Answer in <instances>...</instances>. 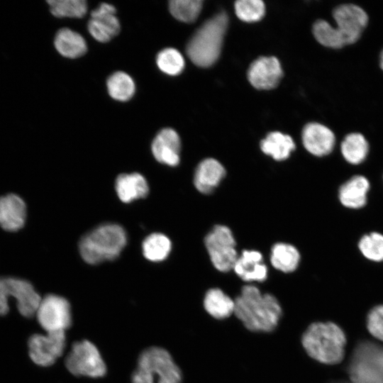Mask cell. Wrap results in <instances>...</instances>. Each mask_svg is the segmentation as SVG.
Segmentation results:
<instances>
[{
    "label": "cell",
    "mask_w": 383,
    "mask_h": 383,
    "mask_svg": "<svg viewBox=\"0 0 383 383\" xmlns=\"http://www.w3.org/2000/svg\"><path fill=\"white\" fill-rule=\"evenodd\" d=\"M234 301V314L248 330L270 333L278 326L282 309L274 295L262 294L256 286L248 284Z\"/></svg>",
    "instance_id": "1"
},
{
    "label": "cell",
    "mask_w": 383,
    "mask_h": 383,
    "mask_svg": "<svg viewBox=\"0 0 383 383\" xmlns=\"http://www.w3.org/2000/svg\"><path fill=\"white\" fill-rule=\"evenodd\" d=\"M336 27L325 20H318L313 26V34L322 45L340 49L356 43L367 26L369 17L360 6L353 4L338 6L333 11Z\"/></svg>",
    "instance_id": "2"
},
{
    "label": "cell",
    "mask_w": 383,
    "mask_h": 383,
    "mask_svg": "<svg viewBox=\"0 0 383 383\" xmlns=\"http://www.w3.org/2000/svg\"><path fill=\"white\" fill-rule=\"evenodd\" d=\"M301 345L307 355L325 365H336L344 358L347 338L336 323L313 322L301 335Z\"/></svg>",
    "instance_id": "3"
},
{
    "label": "cell",
    "mask_w": 383,
    "mask_h": 383,
    "mask_svg": "<svg viewBox=\"0 0 383 383\" xmlns=\"http://www.w3.org/2000/svg\"><path fill=\"white\" fill-rule=\"evenodd\" d=\"M127 243L124 228L116 223H104L84 235L79 241L82 258L88 264L96 265L119 256Z\"/></svg>",
    "instance_id": "4"
},
{
    "label": "cell",
    "mask_w": 383,
    "mask_h": 383,
    "mask_svg": "<svg viewBox=\"0 0 383 383\" xmlns=\"http://www.w3.org/2000/svg\"><path fill=\"white\" fill-rule=\"evenodd\" d=\"M228 18L221 12L204 23L187 45L189 58L199 67H209L218 58Z\"/></svg>",
    "instance_id": "5"
},
{
    "label": "cell",
    "mask_w": 383,
    "mask_h": 383,
    "mask_svg": "<svg viewBox=\"0 0 383 383\" xmlns=\"http://www.w3.org/2000/svg\"><path fill=\"white\" fill-rule=\"evenodd\" d=\"M181 383L182 374L170 353L160 347H150L139 355L132 383Z\"/></svg>",
    "instance_id": "6"
},
{
    "label": "cell",
    "mask_w": 383,
    "mask_h": 383,
    "mask_svg": "<svg viewBox=\"0 0 383 383\" xmlns=\"http://www.w3.org/2000/svg\"><path fill=\"white\" fill-rule=\"evenodd\" d=\"M11 297L16 299L18 311L25 317L36 314L42 299L30 282L17 277H0V315L8 313Z\"/></svg>",
    "instance_id": "7"
},
{
    "label": "cell",
    "mask_w": 383,
    "mask_h": 383,
    "mask_svg": "<svg viewBox=\"0 0 383 383\" xmlns=\"http://www.w3.org/2000/svg\"><path fill=\"white\" fill-rule=\"evenodd\" d=\"M204 245L217 270L226 272L233 270L238 255L235 238L228 227L215 226L206 235Z\"/></svg>",
    "instance_id": "8"
},
{
    "label": "cell",
    "mask_w": 383,
    "mask_h": 383,
    "mask_svg": "<svg viewBox=\"0 0 383 383\" xmlns=\"http://www.w3.org/2000/svg\"><path fill=\"white\" fill-rule=\"evenodd\" d=\"M65 366L75 376L99 378L106 372V364L99 350L87 340L72 345L66 357Z\"/></svg>",
    "instance_id": "9"
},
{
    "label": "cell",
    "mask_w": 383,
    "mask_h": 383,
    "mask_svg": "<svg viewBox=\"0 0 383 383\" xmlns=\"http://www.w3.org/2000/svg\"><path fill=\"white\" fill-rule=\"evenodd\" d=\"M36 316L41 327L47 332H65L72 324L69 301L56 294H48L41 299Z\"/></svg>",
    "instance_id": "10"
},
{
    "label": "cell",
    "mask_w": 383,
    "mask_h": 383,
    "mask_svg": "<svg viewBox=\"0 0 383 383\" xmlns=\"http://www.w3.org/2000/svg\"><path fill=\"white\" fill-rule=\"evenodd\" d=\"M66 336L63 331L34 334L28 340L29 355L38 365L48 367L64 353Z\"/></svg>",
    "instance_id": "11"
},
{
    "label": "cell",
    "mask_w": 383,
    "mask_h": 383,
    "mask_svg": "<svg viewBox=\"0 0 383 383\" xmlns=\"http://www.w3.org/2000/svg\"><path fill=\"white\" fill-rule=\"evenodd\" d=\"M116 12L115 7L107 3L101 4L91 11L88 30L95 40L106 43L118 35L121 26Z\"/></svg>",
    "instance_id": "12"
},
{
    "label": "cell",
    "mask_w": 383,
    "mask_h": 383,
    "mask_svg": "<svg viewBox=\"0 0 383 383\" xmlns=\"http://www.w3.org/2000/svg\"><path fill=\"white\" fill-rule=\"evenodd\" d=\"M283 72L275 57H260L253 61L248 70L250 84L259 89H270L277 86Z\"/></svg>",
    "instance_id": "13"
},
{
    "label": "cell",
    "mask_w": 383,
    "mask_h": 383,
    "mask_svg": "<svg viewBox=\"0 0 383 383\" xmlns=\"http://www.w3.org/2000/svg\"><path fill=\"white\" fill-rule=\"evenodd\" d=\"M27 207L18 194L10 193L0 196V227L8 232H16L25 226Z\"/></svg>",
    "instance_id": "14"
},
{
    "label": "cell",
    "mask_w": 383,
    "mask_h": 383,
    "mask_svg": "<svg viewBox=\"0 0 383 383\" xmlns=\"http://www.w3.org/2000/svg\"><path fill=\"white\" fill-rule=\"evenodd\" d=\"M302 142L308 152L318 157L325 156L332 152L335 143L333 131L318 123H309L303 128Z\"/></svg>",
    "instance_id": "15"
},
{
    "label": "cell",
    "mask_w": 383,
    "mask_h": 383,
    "mask_svg": "<svg viewBox=\"0 0 383 383\" xmlns=\"http://www.w3.org/2000/svg\"><path fill=\"white\" fill-rule=\"evenodd\" d=\"M181 141L177 133L169 128L162 129L152 143V152L160 163L174 167L179 163Z\"/></svg>",
    "instance_id": "16"
},
{
    "label": "cell",
    "mask_w": 383,
    "mask_h": 383,
    "mask_svg": "<svg viewBox=\"0 0 383 383\" xmlns=\"http://www.w3.org/2000/svg\"><path fill=\"white\" fill-rule=\"evenodd\" d=\"M233 270L241 279L248 282H262L267 278V267L263 262L262 255L257 250H243Z\"/></svg>",
    "instance_id": "17"
},
{
    "label": "cell",
    "mask_w": 383,
    "mask_h": 383,
    "mask_svg": "<svg viewBox=\"0 0 383 383\" xmlns=\"http://www.w3.org/2000/svg\"><path fill=\"white\" fill-rule=\"evenodd\" d=\"M226 175L224 167L214 158H206L196 167L194 175L196 189L202 194L211 193Z\"/></svg>",
    "instance_id": "18"
},
{
    "label": "cell",
    "mask_w": 383,
    "mask_h": 383,
    "mask_svg": "<svg viewBox=\"0 0 383 383\" xmlns=\"http://www.w3.org/2000/svg\"><path fill=\"white\" fill-rule=\"evenodd\" d=\"M120 200L123 203L145 198L149 193V186L145 178L139 173L121 174L115 184Z\"/></svg>",
    "instance_id": "19"
},
{
    "label": "cell",
    "mask_w": 383,
    "mask_h": 383,
    "mask_svg": "<svg viewBox=\"0 0 383 383\" xmlns=\"http://www.w3.org/2000/svg\"><path fill=\"white\" fill-rule=\"evenodd\" d=\"M370 189L367 179L362 175H355L344 183L339 189L341 204L351 209H359L367 202V194Z\"/></svg>",
    "instance_id": "20"
},
{
    "label": "cell",
    "mask_w": 383,
    "mask_h": 383,
    "mask_svg": "<svg viewBox=\"0 0 383 383\" xmlns=\"http://www.w3.org/2000/svg\"><path fill=\"white\" fill-rule=\"evenodd\" d=\"M203 304L206 311L216 319H225L234 313L235 301L219 288L209 289Z\"/></svg>",
    "instance_id": "21"
},
{
    "label": "cell",
    "mask_w": 383,
    "mask_h": 383,
    "mask_svg": "<svg viewBox=\"0 0 383 383\" xmlns=\"http://www.w3.org/2000/svg\"><path fill=\"white\" fill-rule=\"evenodd\" d=\"M54 44L58 52L68 58L79 57L87 50L84 38L79 33L67 28H63L57 31Z\"/></svg>",
    "instance_id": "22"
},
{
    "label": "cell",
    "mask_w": 383,
    "mask_h": 383,
    "mask_svg": "<svg viewBox=\"0 0 383 383\" xmlns=\"http://www.w3.org/2000/svg\"><path fill=\"white\" fill-rule=\"evenodd\" d=\"M270 262L273 267L279 271L284 273L292 272L299 266L300 254L294 245L277 243L271 249Z\"/></svg>",
    "instance_id": "23"
},
{
    "label": "cell",
    "mask_w": 383,
    "mask_h": 383,
    "mask_svg": "<svg viewBox=\"0 0 383 383\" xmlns=\"http://www.w3.org/2000/svg\"><path fill=\"white\" fill-rule=\"evenodd\" d=\"M262 151L275 160L287 159L295 149L293 139L288 135L275 131L270 133L260 143Z\"/></svg>",
    "instance_id": "24"
},
{
    "label": "cell",
    "mask_w": 383,
    "mask_h": 383,
    "mask_svg": "<svg viewBox=\"0 0 383 383\" xmlns=\"http://www.w3.org/2000/svg\"><path fill=\"white\" fill-rule=\"evenodd\" d=\"M340 151L346 161L353 165H357L366 158L369 152V144L362 134L351 133L342 141Z\"/></svg>",
    "instance_id": "25"
},
{
    "label": "cell",
    "mask_w": 383,
    "mask_h": 383,
    "mask_svg": "<svg viewBox=\"0 0 383 383\" xmlns=\"http://www.w3.org/2000/svg\"><path fill=\"white\" fill-rule=\"evenodd\" d=\"M172 250V243L169 238L160 233L147 236L142 243L144 257L152 262L165 260Z\"/></svg>",
    "instance_id": "26"
},
{
    "label": "cell",
    "mask_w": 383,
    "mask_h": 383,
    "mask_svg": "<svg viewBox=\"0 0 383 383\" xmlns=\"http://www.w3.org/2000/svg\"><path fill=\"white\" fill-rule=\"evenodd\" d=\"M108 92L114 99L126 101L135 93V84L133 79L123 72L112 74L106 82Z\"/></svg>",
    "instance_id": "27"
},
{
    "label": "cell",
    "mask_w": 383,
    "mask_h": 383,
    "mask_svg": "<svg viewBox=\"0 0 383 383\" xmlns=\"http://www.w3.org/2000/svg\"><path fill=\"white\" fill-rule=\"evenodd\" d=\"M47 2L52 14L59 18H82L87 11L84 0H50Z\"/></svg>",
    "instance_id": "28"
},
{
    "label": "cell",
    "mask_w": 383,
    "mask_h": 383,
    "mask_svg": "<svg viewBox=\"0 0 383 383\" xmlns=\"http://www.w3.org/2000/svg\"><path fill=\"white\" fill-rule=\"evenodd\" d=\"M201 7V0H172L169 2L171 14L177 20L186 23L194 21Z\"/></svg>",
    "instance_id": "29"
},
{
    "label": "cell",
    "mask_w": 383,
    "mask_h": 383,
    "mask_svg": "<svg viewBox=\"0 0 383 383\" xmlns=\"http://www.w3.org/2000/svg\"><path fill=\"white\" fill-rule=\"evenodd\" d=\"M157 65L159 69L169 75L180 74L184 67V60L182 54L174 48H165L157 56Z\"/></svg>",
    "instance_id": "30"
},
{
    "label": "cell",
    "mask_w": 383,
    "mask_h": 383,
    "mask_svg": "<svg viewBox=\"0 0 383 383\" xmlns=\"http://www.w3.org/2000/svg\"><path fill=\"white\" fill-rule=\"evenodd\" d=\"M358 246L366 258L376 262L383 260V235L376 232L365 235Z\"/></svg>",
    "instance_id": "31"
},
{
    "label": "cell",
    "mask_w": 383,
    "mask_h": 383,
    "mask_svg": "<svg viewBox=\"0 0 383 383\" xmlns=\"http://www.w3.org/2000/svg\"><path fill=\"white\" fill-rule=\"evenodd\" d=\"M235 10L236 15L242 21L253 22L263 17L265 6L261 0H238L235 2Z\"/></svg>",
    "instance_id": "32"
},
{
    "label": "cell",
    "mask_w": 383,
    "mask_h": 383,
    "mask_svg": "<svg viewBox=\"0 0 383 383\" xmlns=\"http://www.w3.org/2000/svg\"><path fill=\"white\" fill-rule=\"evenodd\" d=\"M366 326L371 335L383 342V304L373 307L368 312Z\"/></svg>",
    "instance_id": "33"
},
{
    "label": "cell",
    "mask_w": 383,
    "mask_h": 383,
    "mask_svg": "<svg viewBox=\"0 0 383 383\" xmlns=\"http://www.w3.org/2000/svg\"><path fill=\"white\" fill-rule=\"evenodd\" d=\"M379 66L381 69L383 70V50H382L379 55Z\"/></svg>",
    "instance_id": "34"
}]
</instances>
